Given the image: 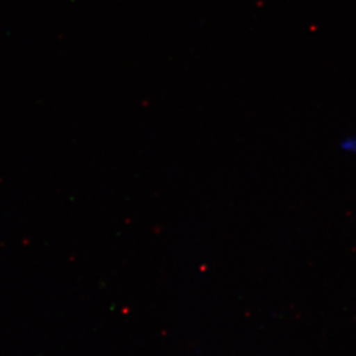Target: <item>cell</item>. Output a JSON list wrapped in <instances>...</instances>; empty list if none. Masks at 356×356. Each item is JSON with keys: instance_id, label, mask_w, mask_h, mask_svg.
Masks as SVG:
<instances>
[{"instance_id": "cell-1", "label": "cell", "mask_w": 356, "mask_h": 356, "mask_svg": "<svg viewBox=\"0 0 356 356\" xmlns=\"http://www.w3.org/2000/svg\"><path fill=\"white\" fill-rule=\"evenodd\" d=\"M341 151L345 153H350V154H356V138H345L341 140L340 144Z\"/></svg>"}]
</instances>
